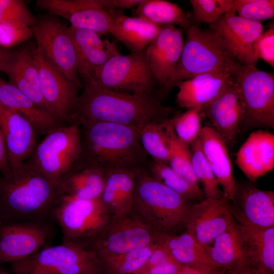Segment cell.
<instances>
[{
    "instance_id": "d4e9b609",
    "label": "cell",
    "mask_w": 274,
    "mask_h": 274,
    "mask_svg": "<svg viewBox=\"0 0 274 274\" xmlns=\"http://www.w3.org/2000/svg\"><path fill=\"white\" fill-rule=\"evenodd\" d=\"M235 163L252 183L274 167V134L252 132L236 154Z\"/></svg>"
},
{
    "instance_id": "11a10c76",
    "label": "cell",
    "mask_w": 274,
    "mask_h": 274,
    "mask_svg": "<svg viewBox=\"0 0 274 274\" xmlns=\"http://www.w3.org/2000/svg\"><path fill=\"white\" fill-rule=\"evenodd\" d=\"M134 274H150V273L142 272V273H134Z\"/></svg>"
},
{
    "instance_id": "9c48e42d",
    "label": "cell",
    "mask_w": 274,
    "mask_h": 274,
    "mask_svg": "<svg viewBox=\"0 0 274 274\" xmlns=\"http://www.w3.org/2000/svg\"><path fill=\"white\" fill-rule=\"evenodd\" d=\"M63 239L80 241L98 234L112 218L100 198L83 199L61 194L52 212Z\"/></svg>"
},
{
    "instance_id": "83f0119b",
    "label": "cell",
    "mask_w": 274,
    "mask_h": 274,
    "mask_svg": "<svg viewBox=\"0 0 274 274\" xmlns=\"http://www.w3.org/2000/svg\"><path fill=\"white\" fill-rule=\"evenodd\" d=\"M136 170L118 169L105 174V186L100 198L112 218L132 212Z\"/></svg>"
},
{
    "instance_id": "7a4b0ae2",
    "label": "cell",
    "mask_w": 274,
    "mask_h": 274,
    "mask_svg": "<svg viewBox=\"0 0 274 274\" xmlns=\"http://www.w3.org/2000/svg\"><path fill=\"white\" fill-rule=\"evenodd\" d=\"M80 126L81 153L72 169L92 168L105 174L118 169L143 168L147 154L140 141L139 129L102 122Z\"/></svg>"
},
{
    "instance_id": "d6a6232c",
    "label": "cell",
    "mask_w": 274,
    "mask_h": 274,
    "mask_svg": "<svg viewBox=\"0 0 274 274\" xmlns=\"http://www.w3.org/2000/svg\"><path fill=\"white\" fill-rule=\"evenodd\" d=\"M105 183V174L92 168L72 169L59 183L61 194L80 199L100 198Z\"/></svg>"
},
{
    "instance_id": "7dc6e473",
    "label": "cell",
    "mask_w": 274,
    "mask_h": 274,
    "mask_svg": "<svg viewBox=\"0 0 274 274\" xmlns=\"http://www.w3.org/2000/svg\"><path fill=\"white\" fill-rule=\"evenodd\" d=\"M172 259L173 258L169 253L164 248L157 245V247L150 256L145 264L136 273Z\"/></svg>"
},
{
    "instance_id": "3957f363",
    "label": "cell",
    "mask_w": 274,
    "mask_h": 274,
    "mask_svg": "<svg viewBox=\"0 0 274 274\" xmlns=\"http://www.w3.org/2000/svg\"><path fill=\"white\" fill-rule=\"evenodd\" d=\"M61 195L52 181L28 161L0 177V220L2 222L46 221Z\"/></svg>"
},
{
    "instance_id": "f6af8a7d",
    "label": "cell",
    "mask_w": 274,
    "mask_h": 274,
    "mask_svg": "<svg viewBox=\"0 0 274 274\" xmlns=\"http://www.w3.org/2000/svg\"><path fill=\"white\" fill-rule=\"evenodd\" d=\"M32 35V29L30 27L0 24V45L3 47L15 46Z\"/></svg>"
},
{
    "instance_id": "d6986e66",
    "label": "cell",
    "mask_w": 274,
    "mask_h": 274,
    "mask_svg": "<svg viewBox=\"0 0 274 274\" xmlns=\"http://www.w3.org/2000/svg\"><path fill=\"white\" fill-rule=\"evenodd\" d=\"M201 116L221 136L227 149L233 146L244 119V108L234 80L217 98L204 106Z\"/></svg>"
},
{
    "instance_id": "b9f144b4",
    "label": "cell",
    "mask_w": 274,
    "mask_h": 274,
    "mask_svg": "<svg viewBox=\"0 0 274 274\" xmlns=\"http://www.w3.org/2000/svg\"><path fill=\"white\" fill-rule=\"evenodd\" d=\"M37 21L24 1L0 0V24L32 28Z\"/></svg>"
},
{
    "instance_id": "ac0fdd59",
    "label": "cell",
    "mask_w": 274,
    "mask_h": 274,
    "mask_svg": "<svg viewBox=\"0 0 274 274\" xmlns=\"http://www.w3.org/2000/svg\"><path fill=\"white\" fill-rule=\"evenodd\" d=\"M228 208L236 223L260 227H274V192L256 187L252 182L236 183Z\"/></svg>"
},
{
    "instance_id": "e575fe53",
    "label": "cell",
    "mask_w": 274,
    "mask_h": 274,
    "mask_svg": "<svg viewBox=\"0 0 274 274\" xmlns=\"http://www.w3.org/2000/svg\"><path fill=\"white\" fill-rule=\"evenodd\" d=\"M169 119L148 124L139 130L141 144L153 160L168 164L174 130Z\"/></svg>"
},
{
    "instance_id": "8992f818",
    "label": "cell",
    "mask_w": 274,
    "mask_h": 274,
    "mask_svg": "<svg viewBox=\"0 0 274 274\" xmlns=\"http://www.w3.org/2000/svg\"><path fill=\"white\" fill-rule=\"evenodd\" d=\"M81 149V126L73 122L47 133L27 161L48 179L59 183L79 160Z\"/></svg>"
},
{
    "instance_id": "cb8c5ba5",
    "label": "cell",
    "mask_w": 274,
    "mask_h": 274,
    "mask_svg": "<svg viewBox=\"0 0 274 274\" xmlns=\"http://www.w3.org/2000/svg\"><path fill=\"white\" fill-rule=\"evenodd\" d=\"M233 72L207 73L177 83L176 102L187 110L203 107L220 95L234 81Z\"/></svg>"
},
{
    "instance_id": "836d02e7",
    "label": "cell",
    "mask_w": 274,
    "mask_h": 274,
    "mask_svg": "<svg viewBox=\"0 0 274 274\" xmlns=\"http://www.w3.org/2000/svg\"><path fill=\"white\" fill-rule=\"evenodd\" d=\"M133 13L160 27L179 26L187 29L194 23L177 4L164 0H142Z\"/></svg>"
},
{
    "instance_id": "f5cc1de1",
    "label": "cell",
    "mask_w": 274,
    "mask_h": 274,
    "mask_svg": "<svg viewBox=\"0 0 274 274\" xmlns=\"http://www.w3.org/2000/svg\"><path fill=\"white\" fill-rule=\"evenodd\" d=\"M0 274H8V273L5 270L0 268Z\"/></svg>"
},
{
    "instance_id": "52a82bcc",
    "label": "cell",
    "mask_w": 274,
    "mask_h": 274,
    "mask_svg": "<svg viewBox=\"0 0 274 274\" xmlns=\"http://www.w3.org/2000/svg\"><path fill=\"white\" fill-rule=\"evenodd\" d=\"M14 274H27L37 268L57 274H101L104 269L97 254L80 243L63 239L21 260L11 263Z\"/></svg>"
},
{
    "instance_id": "8d00e7d4",
    "label": "cell",
    "mask_w": 274,
    "mask_h": 274,
    "mask_svg": "<svg viewBox=\"0 0 274 274\" xmlns=\"http://www.w3.org/2000/svg\"><path fill=\"white\" fill-rule=\"evenodd\" d=\"M157 247L152 244L122 254L99 258L107 274H134L145 264Z\"/></svg>"
},
{
    "instance_id": "60d3db41",
    "label": "cell",
    "mask_w": 274,
    "mask_h": 274,
    "mask_svg": "<svg viewBox=\"0 0 274 274\" xmlns=\"http://www.w3.org/2000/svg\"><path fill=\"white\" fill-rule=\"evenodd\" d=\"M193 21L211 24L231 12L233 0H190Z\"/></svg>"
},
{
    "instance_id": "30bf717a",
    "label": "cell",
    "mask_w": 274,
    "mask_h": 274,
    "mask_svg": "<svg viewBox=\"0 0 274 274\" xmlns=\"http://www.w3.org/2000/svg\"><path fill=\"white\" fill-rule=\"evenodd\" d=\"M156 232L132 212L112 218L93 237L76 241L93 250L99 258L129 252L155 244Z\"/></svg>"
},
{
    "instance_id": "484cf974",
    "label": "cell",
    "mask_w": 274,
    "mask_h": 274,
    "mask_svg": "<svg viewBox=\"0 0 274 274\" xmlns=\"http://www.w3.org/2000/svg\"><path fill=\"white\" fill-rule=\"evenodd\" d=\"M198 139L203 154L222 188L223 196L232 200L236 191L231 161L227 147L221 136L212 127H201Z\"/></svg>"
},
{
    "instance_id": "6da1fadb",
    "label": "cell",
    "mask_w": 274,
    "mask_h": 274,
    "mask_svg": "<svg viewBox=\"0 0 274 274\" xmlns=\"http://www.w3.org/2000/svg\"><path fill=\"white\" fill-rule=\"evenodd\" d=\"M174 110L153 94L128 93L107 88L94 79L83 81L73 114L80 125L110 122L140 129L145 125L172 118Z\"/></svg>"
},
{
    "instance_id": "1f68e13d",
    "label": "cell",
    "mask_w": 274,
    "mask_h": 274,
    "mask_svg": "<svg viewBox=\"0 0 274 274\" xmlns=\"http://www.w3.org/2000/svg\"><path fill=\"white\" fill-rule=\"evenodd\" d=\"M155 244L164 248L182 265L203 264L218 267L210 257L208 247L201 245L186 231L172 235L156 233Z\"/></svg>"
},
{
    "instance_id": "5bb4252c",
    "label": "cell",
    "mask_w": 274,
    "mask_h": 274,
    "mask_svg": "<svg viewBox=\"0 0 274 274\" xmlns=\"http://www.w3.org/2000/svg\"><path fill=\"white\" fill-rule=\"evenodd\" d=\"M40 90L50 114L60 125L73 121L79 87L44 62L32 51Z\"/></svg>"
},
{
    "instance_id": "603a6c76",
    "label": "cell",
    "mask_w": 274,
    "mask_h": 274,
    "mask_svg": "<svg viewBox=\"0 0 274 274\" xmlns=\"http://www.w3.org/2000/svg\"><path fill=\"white\" fill-rule=\"evenodd\" d=\"M184 44L182 30L170 25L163 26L146 49L147 60L160 89L177 65Z\"/></svg>"
},
{
    "instance_id": "e0dca14e",
    "label": "cell",
    "mask_w": 274,
    "mask_h": 274,
    "mask_svg": "<svg viewBox=\"0 0 274 274\" xmlns=\"http://www.w3.org/2000/svg\"><path fill=\"white\" fill-rule=\"evenodd\" d=\"M37 7L67 19L71 26L109 33L113 18L100 0H37Z\"/></svg>"
},
{
    "instance_id": "ffe728a7",
    "label": "cell",
    "mask_w": 274,
    "mask_h": 274,
    "mask_svg": "<svg viewBox=\"0 0 274 274\" xmlns=\"http://www.w3.org/2000/svg\"><path fill=\"white\" fill-rule=\"evenodd\" d=\"M0 127L10 169L26 162L36 146L37 132L23 116L0 102Z\"/></svg>"
},
{
    "instance_id": "f35d334b",
    "label": "cell",
    "mask_w": 274,
    "mask_h": 274,
    "mask_svg": "<svg viewBox=\"0 0 274 274\" xmlns=\"http://www.w3.org/2000/svg\"><path fill=\"white\" fill-rule=\"evenodd\" d=\"M201 109L200 107L191 108L169 119L177 136L189 146L198 139L201 129Z\"/></svg>"
},
{
    "instance_id": "f907efd6",
    "label": "cell",
    "mask_w": 274,
    "mask_h": 274,
    "mask_svg": "<svg viewBox=\"0 0 274 274\" xmlns=\"http://www.w3.org/2000/svg\"><path fill=\"white\" fill-rule=\"evenodd\" d=\"M225 274H264L252 265L231 270H225Z\"/></svg>"
},
{
    "instance_id": "f546056e",
    "label": "cell",
    "mask_w": 274,
    "mask_h": 274,
    "mask_svg": "<svg viewBox=\"0 0 274 274\" xmlns=\"http://www.w3.org/2000/svg\"><path fill=\"white\" fill-rule=\"evenodd\" d=\"M0 102L18 112L28 121L37 133L46 134L62 125L48 113L38 107L25 94L0 77Z\"/></svg>"
},
{
    "instance_id": "681fc988",
    "label": "cell",
    "mask_w": 274,
    "mask_h": 274,
    "mask_svg": "<svg viewBox=\"0 0 274 274\" xmlns=\"http://www.w3.org/2000/svg\"><path fill=\"white\" fill-rule=\"evenodd\" d=\"M10 170L4 139L0 127V173L4 175Z\"/></svg>"
},
{
    "instance_id": "44dd1931",
    "label": "cell",
    "mask_w": 274,
    "mask_h": 274,
    "mask_svg": "<svg viewBox=\"0 0 274 274\" xmlns=\"http://www.w3.org/2000/svg\"><path fill=\"white\" fill-rule=\"evenodd\" d=\"M0 71L7 75L10 83L50 114L40 90L32 51L26 48L0 50Z\"/></svg>"
},
{
    "instance_id": "bcb514c9",
    "label": "cell",
    "mask_w": 274,
    "mask_h": 274,
    "mask_svg": "<svg viewBox=\"0 0 274 274\" xmlns=\"http://www.w3.org/2000/svg\"><path fill=\"white\" fill-rule=\"evenodd\" d=\"M183 265L174 259L155 266L149 267L138 273L150 274H178Z\"/></svg>"
},
{
    "instance_id": "9f6ffc18",
    "label": "cell",
    "mask_w": 274,
    "mask_h": 274,
    "mask_svg": "<svg viewBox=\"0 0 274 274\" xmlns=\"http://www.w3.org/2000/svg\"><path fill=\"white\" fill-rule=\"evenodd\" d=\"M101 274H107V273H105V272H103V273H101Z\"/></svg>"
},
{
    "instance_id": "7bdbcfd3",
    "label": "cell",
    "mask_w": 274,
    "mask_h": 274,
    "mask_svg": "<svg viewBox=\"0 0 274 274\" xmlns=\"http://www.w3.org/2000/svg\"><path fill=\"white\" fill-rule=\"evenodd\" d=\"M232 13L260 22L274 17L273 0H233Z\"/></svg>"
},
{
    "instance_id": "ab89813d",
    "label": "cell",
    "mask_w": 274,
    "mask_h": 274,
    "mask_svg": "<svg viewBox=\"0 0 274 274\" xmlns=\"http://www.w3.org/2000/svg\"><path fill=\"white\" fill-rule=\"evenodd\" d=\"M167 165L175 172L189 182L198 184L192 165V155L190 146L173 134L170 155Z\"/></svg>"
},
{
    "instance_id": "7c38bea8",
    "label": "cell",
    "mask_w": 274,
    "mask_h": 274,
    "mask_svg": "<svg viewBox=\"0 0 274 274\" xmlns=\"http://www.w3.org/2000/svg\"><path fill=\"white\" fill-rule=\"evenodd\" d=\"M145 50L127 55L119 53L111 57L94 80L113 90H127L138 94H153L157 83L147 60Z\"/></svg>"
},
{
    "instance_id": "4fadbf2b",
    "label": "cell",
    "mask_w": 274,
    "mask_h": 274,
    "mask_svg": "<svg viewBox=\"0 0 274 274\" xmlns=\"http://www.w3.org/2000/svg\"><path fill=\"white\" fill-rule=\"evenodd\" d=\"M46 221L0 223V263L23 260L37 253L50 235Z\"/></svg>"
},
{
    "instance_id": "9a60e30c",
    "label": "cell",
    "mask_w": 274,
    "mask_h": 274,
    "mask_svg": "<svg viewBox=\"0 0 274 274\" xmlns=\"http://www.w3.org/2000/svg\"><path fill=\"white\" fill-rule=\"evenodd\" d=\"M228 200L205 197L192 203L185 217V231L208 247L214 239L234 222L228 208Z\"/></svg>"
},
{
    "instance_id": "7402d4cb",
    "label": "cell",
    "mask_w": 274,
    "mask_h": 274,
    "mask_svg": "<svg viewBox=\"0 0 274 274\" xmlns=\"http://www.w3.org/2000/svg\"><path fill=\"white\" fill-rule=\"evenodd\" d=\"M68 29L76 50L80 78L83 81L95 79L106 62L119 53L115 44L102 41L98 33L90 29L71 26Z\"/></svg>"
},
{
    "instance_id": "db71d44e",
    "label": "cell",
    "mask_w": 274,
    "mask_h": 274,
    "mask_svg": "<svg viewBox=\"0 0 274 274\" xmlns=\"http://www.w3.org/2000/svg\"><path fill=\"white\" fill-rule=\"evenodd\" d=\"M218 274H225V269H222L219 272Z\"/></svg>"
},
{
    "instance_id": "c3c4849f",
    "label": "cell",
    "mask_w": 274,
    "mask_h": 274,
    "mask_svg": "<svg viewBox=\"0 0 274 274\" xmlns=\"http://www.w3.org/2000/svg\"><path fill=\"white\" fill-rule=\"evenodd\" d=\"M222 269L203 264L183 265L178 274H218Z\"/></svg>"
},
{
    "instance_id": "d590c367",
    "label": "cell",
    "mask_w": 274,
    "mask_h": 274,
    "mask_svg": "<svg viewBox=\"0 0 274 274\" xmlns=\"http://www.w3.org/2000/svg\"><path fill=\"white\" fill-rule=\"evenodd\" d=\"M149 168V173L153 178L192 203L199 202L206 197L202 189L198 184L189 182L167 164L153 160Z\"/></svg>"
},
{
    "instance_id": "f1b7e54d",
    "label": "cell",
    "mask_w": 274,
    "mask_h": 274,
    "mask_svg": "<svg viewBox=\"0 0 274 274\" xmlns=\"http://www.w3.org/2000/svg\"><path fill=\"white\" fill-rule=\"evenodd\" d=\"M237 224L251 265L264 274H274V227Z\"/></svg>"
},
{
    "instance_id": "816d5d0a",
    "label": "cell",
    "mask_w": 274,
    "mask_h": 274,
    "mask_svg": "<svg viewBox=\"0 0 274 274\" xmlns=\"http://www.w3.org/2000/svg\"><path fill=\"white\" fill-rule=\"evenodd\" d=\"M27 274H57L53 271L45 268H37Z\"/></svg>"
},
{
    "instance_id": "74e56055",
    "label": "cell",
    "mask_w": 274,
    "mask_h": 274,
    "mask_svg": "<svg viewBox=\"0 0 274 274\" xmlns=\"http://www.w3.org/2000/svg\"><path fill=\"white\" fill-rule=\"evenodd\" d=\"M191 146L193 170L198 182L202 185L206 197L221 198L223 196V191L203 154L198 138Z\"/></svg>"
},
{
    "instance_id": "ba28073f",
    "label": "cell",
    "mask_w": 274,
    "mask_h": 274,
    "mask_svg": "<svg viewBox=\"0 0 274 274\" xmlns=\"http://www.w3.org/2000/svg\"><path fill=\"white\" fill-rule=\"evenodd\" d=\"M233 74L244 108L247 126H274V76L239 62Z\"/></svg>"
},
{
    "instance_id": "5b68a950",
    "label": "cell",
    "mask_w": 274,
    "mask_h": 274,
    "mask_svg": "<svg viewBox=\"0 0 274 274\" xmlns=\"http://www.w3.org/2000/svg\"><path fill=\"white\" fill-rule=\"evenodd\" d=\"M186 31V40L174 72L160 89L161 95L169 92L176 84L199 74L233 72L238 62L213 30L194 23Z\"/></svg>"
},
{
    "instance_id": "8fae6325",
    "label": "cell",
    "mask_w": 274,
    "mask_h": 274,
    "mask_svg": "<svg viewBox=\"0 0 274 274\" xmlns=\"http://www.w3.org/2000/svg\"><path fill=\"white\" fill-rule=\"evenodd\" d=\"M37 48L35 50L47 64L81 88L76 48L66 27L54 19L43 18L32 27Z\"/></svg>"
},
{
    "instance_id": "ee69618b",
    "label": "cell",
    "mask_w": 274,
    "mask_h": 274,
    "mask_svg": "<svg viewBox=\"0 0 274 274\" xmlns=\"http://www.w3.org/2000/svg\"><path fill=\"white\" fill-rule=\"evenodd\" d=\"M253 49L256 58L262 59L274 67V24L272 23L254 41Z\"/></svg>"
},
{
    "instance_id": "2e32d148",
    "label": "cell",
    "mask_w": 274,
    "mask_h": 274,
    "mask_svg": "<svg viewBox=\"0 0 274 274\" xmlns=\"http://www.w3.org/2000/svg\"><path fill=\"white\" fill-rule=\"evenodd\" d=\"M209 28L218 35L239 63L256 65L258 60L254 54L253 44L264 31L260 22L230 12L210 24Z\"/></svg>"
},
{
    "instance_id": "4316f807",
    "label": "cell",
    "mask_w": 274,
    "mask_h": 274,
    "mask_svg": "<svg viewBox=\"0 0 274 274\" xmlns=\"http://www.w3.org/2000/svg\"><path fill=\"white\" fill-rule=\"evenodd\" d=\"M117 9L111 11L113 23L109 31L130 52L145 50L157 37L162 27L139 17L125 15Z\"/></svg>"
},
{
    "instance_id": "4dcf8cb0",
    "label": "cell",
    "mask_w": 274,
    "mask_h": 274,
    "mask_svg": "<svg viewBox=\"0 0 274 274\" xmlns=\"http://www.w3.org/2000/svg\"><path fill=\"white\" fill-rule=\"evenodd\" d=\"M208 252L215 265L225 270L251 265L235 221L214 239Z\"/></svg>"
},
{
    "instance_id": "277c9868",
    "label": "cell",
    "mask_w": 274,
    "mask_h": 274,
    "mask_svg": "<svg viewBox=\"0 0 274 274\" xmlns=\"http://www.w3.org/2000/svg\"><path fill=\"white\" fill-rule=\"evenodd\" d=\"M192 203L143 168L136 170L132 211L155 232L178 234L185 229L186 214Z\"/></svg>"
}]
</instances>
